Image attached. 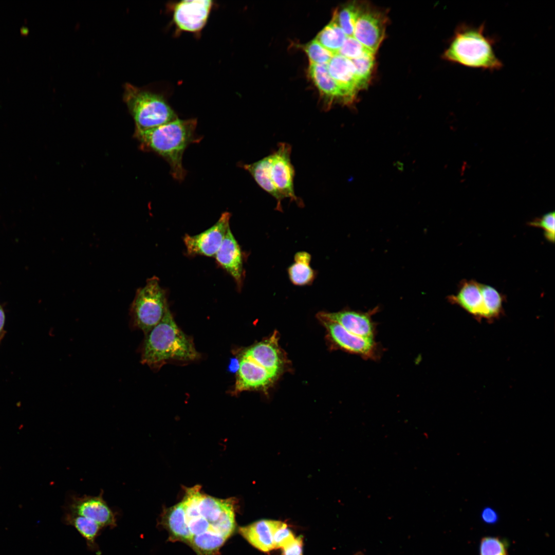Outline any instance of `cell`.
Instances as JSON below:
<instances>
[{"mask_svg":"<svg viewBox=\"0 0 555 555\" xmlns=\"http://www.w3.org/2000/svg\"><path fill=\"white\" fill-rule=\"evenodd\" d=\"M196 119H180L144 131H136L143 147L162 157L169 164L172 177L182 181L186 175L183 154L188 146L199 141L195 134Z\"/></svg>","mask_w":555,"mask_h":555,"instance_id":"cell-1","label":"cell"},{"mask_svg":"<svg viewBox=\"0 0 555 555\" xmlns=\"http://www.w3.org/2000/svg\"><path fill=\"white\" fill-rule=\"evenodd\" d=\"M198 357L192 341L178 327L168 307L159 323L145 335L141 363L156 369L168 361H193Z\"/></svg>","mask_w":555,"mask_h":555,"instance_id":"cell-2","label":"cell"},{"mask_svg":"<svg viewBox=\"0 0 555 555\" xmlns=\"http://www.w3.org/2000/svg\"><path fill=\"white\" fill-rule=\"evenodd\" d=\"M291 145L281 142L272 154L255 162L243 165L257 184L276 199V209L280 211H282L281 202L286 198L300 207L303 206V201L294 192L295 171L291 162Z\"/></svg>","mask_w":555,"mask_h":555,"instance_id":"cell-3","label":"cell"},{"mask_svg":"<svg viewBox=\"0 0 555 555\" xmlns=\"http://www.w3.org/2000/svg\"><path fill=\"white\" fill-rule=\"evenodd\" d=\"M485 24L459 25L443 53V58L466 67L497 70L503 66L494 49L495 40L485 34Z\"/></svg>","mask_w":555,"mask_h":555,"instance_id":"cell-4","label":"cell"},{"mask_svg":"<svg viewBox=\"0 0 555 555\" xmlns=\"http://www.w3.org/2000/svg\"><path fill=\"white\" fill-rule=\"evenodd\" d=\"M123 98L135 120L136 131L149 130L178 118L164 98L128 83Z\"/></svg>","mask_w":555,"mask_h":555,"instance_id":"cell-5","label":"cell"},{"mask_svg":"<svg viewBox=\"0 0 555 555\" xmlns=\"http://www.w3.org/2000/svg\"><path fill=\"white\" fill-rule=\"evenodd\" d=\"M168 307L159 279L153 276L136 292L130 307V325L146 335L161 320Z\"/></svg>","mask_w":555,"mask_h":555,"instance_id":"cell-6","label":"cell"},{"mask_svg":"<svg viewBox=\"0 0 555 555\" xmlns=\"http://www.w3.org/2000/svg\"><path fill=\"white\" fill-rule=\"evenodd\" d=\"M231 214L223 213L217 222L203 232L195 235L186 234L183 242L189 255L215 256L230 228Z\"/></svg>","mask_w":555,"mask_h":555,"instance_id":"cell-7","label":"cell"},{"mask_svg":"<svg viewBox=\"0 0 555 555\" xmlns=\"http://www.w3.org/2000/svg\"><path fill=\"white\" fill-rule=\"evenodd\" d=\"M317 316L338 346L364 358H374L377 345L374 338L360 337L349 332L341 325L327 317L323 312L318 313Z\"/></svg>","mask_w":555,"mask_h":555,"instance_id":"cell-8","label":"cell"},{"mask_svg":"<svg viewBox=\"0 0 555 555\" xmlns=\"http://www.w3.org/2000/svg\"><path fill=\"white\" fill-rule=\"evenodd\" d=\"M385 22V18L381 13L361 7L353 36L375 54L384 38Z\"/></svg>","mask_w":555,"mask_h":555,"instance_id":"cell-9","label":"cell"},{"mask_svg":"<svg viewBox=\"0 0 555 555\" xmlns=\"http://www.w3.org/2000/svg\"><path fill=\"white\" fill-rule=\"evenodd\" d=\"M210 0H184L174 9L173 20L180 30L197 32L205 25L212 6Z\"/></svg>","mask_w":555,"mask_h":555,"instance_id":"cell-10","label":"cell"},{"mask_svg":"<svg viewBox=\"0 0 555 555\" xmlns=\"http://www.w3.org/2000/svg\"><path fill=\"white\" fill-rule=\"evenodd\" d=\"M68 508V512L91 519L102 527L116 526V514L104 500L102 493L95 496L72 497Z\"/></svg>","mask_w":555,"mask_h":555,"instance_id":"cell-11","label":"cell"},{"mask_svg":"<svg viewBox=\"0 0 555 555\" xmlns=\"http://www.w3.org/2000/svg\"><path fill=\"white\" fill-rule=\"evenodd\" d=\"M243 356L251 359L276 377L284 366V359L278 345V337L275 332L269 338L248 348Z\"/></svg>","mask_w":555,"mask_h":555,"instance_id":"cell-12","label":"cell"},{"mask_svg":"<svg viewBox=\"0 0 555 555\" xmlns=\"http://www.w3.org/2000/svg\"><path fill=\"white\" fill-rule=\"evenodd\" d=\"M276 378V376L251 359L242 356L239 361L234 392L238 393L250 390H266Z\"/></svg>","mask_w":555,"mask_h":555,"instance_id":"cell-13","label":"cell"},{"mask_svg":"<svg viewBox=\"0 0 555 555\" xmlns=\"http://www.w3.org/2000/svg\"><path fill=\"white\" fill-rule=\"evenodd\" d=\"M217 263L234 279L240 288L243 276V255L240 248L228 228L220 247L215 256Z\"/></svg>","mask_w":555,"mask_h":555,"instance_id":"cell-14","label":"cell"},{"mask_svg":"<svg viewBox=\"0 0 555 555\" xmlns=\"http://www.w3.org/2000/svg\"><path fill=\"white\" fill-rule=\"evenodd\" d=\"M480 284L474 280H463L456 294L449 297V301L474 317L487 319Z\"/></svg>","mask_w":555,"mask_h":555,"instance_id":"cell-15","label":"cell"},{"mask_svg":"<svg viewBox=\"0 0 555 555\" xmlns=\"http://www.w3.org/2000/svg\"><path fill=\"white\" fill-rule=\"evenodd\" d=\"M281 521L261 520L239 528V533L253 546L263 552L275 549L273 533Z\"/></svg>","mask_w":555,"mask_h":555,"instance_id":"cell-16","label":"cell"},{"mask_svg":"<svg viewBox=\"0 0 555 555\" xmlns=\"http://www.w3.org/2000/svg\"><path fill=\"white\" fill-rule=\"evenodd\" d=\"M323 312L349 332L360 337L374 338V324L369 314L351 310Z\"/></svg>","mask_w":555,"mask_h":555,"instance_id":"cell-17","label":"cell"},{"mask_svg":"<svg viewBox=\"0 0 555 555\" xmlns=\"http://www.w3.org/2000/svg\"><path fill=\"white\" fill-rule=\"evenodd\" d=\"M327 68L332 78L346 93L349 99H352L359 87L351 61L336 54L327 63Z\"/></svg>","mask_w":555,"mask_h":555,"instance_id":"cell-18","label":"cell"},{"mask_svg":"<svg viewBox=\"0 0 555 555\" xmlns=\"http://www.w3.org/2000/svg\"><path fill=\"white\" fill-rule=\"evenodd\" d=\"M308 71L313 82L325 97L331 100L342 98L345 101H350L346 93L330 76L327 64L310 63Z\"/></svg>","mask_w":555,"mask_h":555,"instance_id":"cell-19","label":"cell"},{"mask_svg":"<svg viewBox=\"0 0 555 555\" xmlns=\"http://www.w3.org/2000/svg\"><path fill=\"white\" fill-rule=\"evenodd\" d=\"M162 522L172 540L189 543L192 535L188 528L182 502L170 507L163 514Z\"/></svg>","mask_w":555,"mask_h":555,"instance_id":"cell-20","label":"cell"},{"mask_svg":"<svg viewBox=\"0 0 555 555\" xmlns=\"http://www.w3.org/2000/svg\"><path fill=\"white\" fill-rule=\"evenodd\" d=\"M311 255L306 251H299L294 256V263L288 268L289 278L297 286L311 284L316 275V271L310 265Z\"/></svg>","mask_w":555,"mask_h":555,"instance_id":"cell-21","label":"cell"},{"mask_svg":"<svg viewBox=\"0 0 555 555\" xmlns=\"http://www.w3.org/2000/svg\"><path fill=\"white\" fill-rule=\"evenodd\" d=\"M234 504L233 498L222 499L201 494L198 502L199 513L210 523L211 530L213 531L212 527L221 514Z\"/></svg>","mask_w":555,"mask_h":555,"instance_id":"cell-22","label":"cell"},{"mask_svg":"<svg viewBox=\"0 0 555 555\" xmlns=\"http://www.w3.org/2000/svg\"><path fill=\"white\" fill-rule=\"evenodd\" d=\"M346 37L334 13L332 20L318 33L315 39L335 55L338 53Z\"/></svg>","mask_w":555,"mask_h":555,"instance_id":"cell-23","label":"cell"},{"mask_svg":"<svg viewBox=\"0 0 555 555\" xmlns=\"http://www.w3.org/2000/svg\"><path fill=\"white\" fill-rule=\"evenodd\" d=\"M65 521L76 528L90 549H98L95 540L102 528L100 525L91 519L70 512L66 514Z\"/></svg>","mask_w":555,"mask_h":555,"instance_id":"cell-24","label":"cell"},{"mask_svg":"<svg viewBox=\"0 0 555 555\" xmlns=\"http://www.w3.org/2000/svg\"><path fill=\"white\" fill-rule=\"evenodd\" d=\"M224 536L212 531L192 536L189 544L197 555H218L226 541Z\"/></svg>","mask_w":555,"mask_h":555,"instance_id":"cell-25","label":"cell"},{"mask_svg":"<svg viewBox=\"0 0 555 555\" xmlns=\"http://www.w3.org/2000/svg\"><path fill=\"white\" fill-rule=\"evenodd\" d=\"M484 298V305L487 313V319H493L498 317L503 309V297L494 287L480 284Z\"/></svg>","mask_w":555,"mask_h":555,"instance_id":"cell-26","label":"cell"},{"mask_svg":"<svg viewBox=\"0 0 555 555\" xmlns=\"http://www.w3.org/2000/svg\"><path fill=\"white\" fill-rule=\"evenodd\" d=\"M361 7L352 4L345 6L339 11L335 12L337 21L347 36H353L355 24Z\"/></svg>","mask_w":555,"mask_h":555,"instance_id":"cell-27","label":"cell"},{"mask_svg":"<svg viewBox=\"0 0 555 555\" xmlns=\"http://www.w3.org/2000/svg\"><path fill=\"white\" fill-rule=\"evenodd\" d=\"M350 60L354 66L359 89L361 88L366 86L370 78L374 65V54L368 53Z\"/></svg>","mask_w":555,"mask_h":555,"instance_id":"cell-28","label":"cell"},{"mask_svg":"<svg viewBox=\"0 0 555 555\" xmlns=\"http://www.w3.org/2000/svg\"><path fill=\"white\" fill-rule=\"evenodd\" d=\"M508 548L505 540L498 536H486L480 542L479 555H509Z\"/></svg>","mask_w":555,"mask_h":555,"instance_id":"cell-29","label":"cell"},{"mask_svg":"<svg viewBox=\"0 0 555 555\" xmlns=\"http://www.w3.org/2000/svg\"><path fill=\"white\" fill-rule=\"evenodd\" d=\"M304 49L309 59L310 63L327 64L334 55L315 39L305 45Z\"/></svg>","mask_w":555,"mask_h":555,"instance_id":"cell-30","label":"cell"},{"mask_svg":"<svg viewBox=\"0 0 555 555\" xmlns=\"http://www.w3.org/2000/svg\"><path fill=\"white\" fill-rule=\"evenodd\" d=\"M371 52L373 53L354 36H347L337 54L353 60Z\"/></svg>","mask_w":555,"mask_h":555,"instance_id":"cell-31","label":"cell"},{"mask_svg":"<svg viewBox=\"0 0 555 555\" xmlns=\"http://www.w3.org/2000/svg\"><path fill=\"white\" fill-rule=\"evenodd\" d=\"M554 212H549L529 223L531 226L543 229L546 238L552 243L554 242Z\"/></svg>","mask_w":555,"mask_h":555,"instance_id":"cell-32","label":"cell"},{"mask_svg":"<svg viewBox=\"0 0 555 555\" xmlns=\"http://www.w3.org/2000/svg\"><path fill=\"white\" fill-rule=\"evenodd\" d=\"M295 538L285 523L280 522L273 533L274 548H283L294 541Z\"/></svg>","mask_w":555,"mask_h":555,"instance_id":"cell-33","label":"cell"},{"mask_svg":"<svg viewBox=\"0 0 555 555\" xmlns=\"http://www.w3.org/2000/svg\"><path fill=\"white\" fill-rule=\"evenodd\" d=\"M302 547V538H295L293 542L282 548L281 555H303Z\"/></svg>","mask_w":555,"mask_h":555,"instance_id":"cell-34","label":"cell"},{"mask_svg":"<svg viewBox=\"0 0 555 555\" xmlns=\"http://www.w3.org/2000/svg\"><path fill=\"white\" fill-rule=\"evenodd\" d=\"M481 519L486 524L494 525L498 522L499 517L496 510L490 507H486L481 512Z\"/></svg>","mask_w":555,"mask_h":555,"instance_id":"cell-35","label":"cell"},{"mask_svg":"<svg viewBox=\"0 0 555 555\" xmlns=\"http://www.w3.org/2000/svg\"><path fill=\"white\" fill-rule=\"evenodd\" d=\"M5 322V314L3 308L0 305V342L5 334L4 325Z\"/></svg>","mask_w":555,"mask_h":555,"instance_id":"cell-36","label":"cell"},{"mask_svg":"<svg viewBox=\"0 0 555 555\" xmlns=\"http://www.w3.org/2000/svg\"><path fill=\"white\" fill-rule=\"evenodd\" d=\"M239 366V362L234 359L230 363V365L229 366V370L233 372L235 371H238Z\"/></svg>","mask_w":555,"mask_h":555,"instance_id":"cell-37","label":"cell"}]
</instances>
